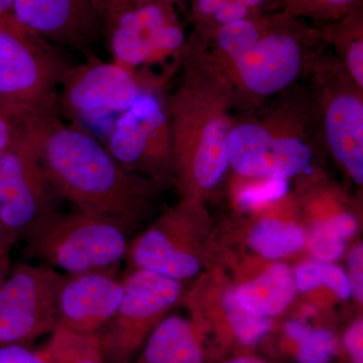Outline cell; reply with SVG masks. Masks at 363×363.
Here are the masks:
<instances>
[{"instance_id":"e575fe53","label":"cell","mask_w":363,"mask_h":363,"mask_svg":"<svg viewBox=\"0 0 363 363\" xmlns=\"http://www.w3.org/2000/svg\"><path fill=\"white\" fill-rule=\"evenodd\" d=\"M222 363H272L262 359V358L253 357V355H238L224 360Z\"/></svg>"},{"instance_id":"9a60e30c","label":"cell","mask_w":363,"mask_h":363,"mask_svg":"<svg viewBox=\"0 0 363 363\" xmlns=\"http://www.w3.org/2000/svg\"><path fill=\"white\" fill-rule=\"evenodd\" d=\"M118 266L65 274L59 292V327L87 335H98L102 331L123 298Z\"/></svg>"},{"instance_id":"484cf974","label":"cell","mask_w":363,"mask_h":363,"mask_svg":"<svg viewBox=\"0 0 363 363\" xmlns=\"http://www.w3.org/2000/svg\"><path fill=\"white\" fill-rule=\"evenodd\" d=\"M309 250L318 262L332 264L342 257L345 240L330 219L320 222L309 236Z\"/></svg>"},{"instance_id":"3957f363","label":"cell","mask_w":363,"mask_h":363,"mask_svg":"<svg viewBox=\"0 0 363 363\" xmlns=\"http://www.w3.org/2000/svg\"><path fill=\"white\" fill-rule=\"evenodd\" d=\"M323 32L284 11L221 26L210 50L240 93L241 100L266 99L285 92L302 75L314 43Z\"/></svg>"},{"instance_id":"f1b7e54d","label":"cell","mask_w":363,"mask_h":363,"mask_svg":"<svg viewBox=\"0 0 363 363\" xmlns=\"http://www.w3.org/2000/svg\"><path fill=\"white\" fill-rule=\"evenodd\" d=\"M350 272L347 277L350 279L351 293L358 302H363V245L362 243L353 248L348 259Z\"/></svg>"},{"instance_id":"d6a6232c","label":"cell","mask_w":363,"mask_h":363,"mask_svg":"<svg viewBox=\"0 0 363 363\" xmlns=\"http://www.w3.org/2000/svg\"><path fill=\"white\" fill-rule=\"evenodd\" d=\"M21 118L23 117L13 116L9 112L0 111V160L11 145Z\"/></svg>"},{"instance_id":"ffe728a7","label":"cell","mask_w":363,"mask_h":363,"mask_svg":"<svg viewBox=\"0 0 363 363\" xmlns=\"http://www.w3.org/2000/svg\"><path fill=\"white\" fill-rule=\"evenodd\" d=\"M279 11V0H192L193 37L207 44L227 23Z\"/></svg>"},{"instance_id":"4316f807","label":"cell","mask_w":363,"mask_h":363,"mask_svg":"<svg viewBox=\"0 0 363 363\" xmlns=\"http://www.w3.org/2000/svg\"><path fill=\"white\" fill-rule=\"evenodd\" d=\"M297 343V358L301 363H328L337 350L335 336L325 329L310 331Z\"/></svg>"},{"instance_id":"836d02e7","label":"cell","mask_w":363,"mask_h":363,"mask_svg":"<svg viewBox=\"0 0 363 363\" xmlns=\"http://www.w3.org/2000/svg\"><path fill=\"white\" fill-rule=\"evenodd\" d=\"M16 238H18L0 220V259H9V253Z\"/></svg>"},{"instance_id":"1f68e13d","label":"cell","mask_w":363,"mask_h":363,"mask_svg":"<svg viewBox=\"0 0 363 363\" xmlns=\"http://www.w3.org/2000/svg\"><path fill=\"white\" fill-rule=\"evenodd\" d=\"M180 0H91L98 18H104L107 14L116 13L128 7L140 6V4L164 2V4H175Z\"/></svg>"},{"instance_id":"603a6c76","label":"cell","mask_w":363,"mask_h":363,"mask_svg":"<svg viewBox=\"0 0 363 363\" xmlns=\"http://www.w3.org/2000/svg\"><path fill=\"white\" fill-rule=\"evenodd\" d=\"M38 351L47 363H106L98 335L77 333L59 326Z\"/></svg>"},{"instance_id":"6da1fadb","label":"cell","mask_w":363,"mask_h":363,"mask_svg":"<svg viewBox=\"0 0 363 363\" xmlns=\"http://www.w3.org/2000/svg\"><path fill=\"white\" fill-rule=\"evenodd\" d=\"M179 70L166 100L175 182L182 199L203 202L228 169L227 140L242 100L213 52L194 37Z\"/></svg>"},{"instance_id":"f546056e","label":"cell","mask_w":363,"mask_h":363,"mask_svg":"<svg viewBox=\"0 0 363 363\" xmlns=\"http://www.w3.org/2000/svg\"><path fill=\"white\" fill-rule=\"evenodd\" d=\"M0 363H47L40 357L38 350L33 346L14 345L0 346Z\"/></svg>"},{"instance_id":"8992f818","label":"cell","mask_w":363,"mask_h":363,"mask_svg":"<svg viewBox=\"0 0 363 363\" xmlns=\"http://www.w3.org/2000/svg\"><path fill=\"white\" fill-rule=\"evenodd\" d=\"M303 112L295 114L292 105L284 104L262 119H238L227 140L231 168L238 175L264 181H286L307 171L313 150Z\"/></svg>"},{"instance_id":"cb8c5ba5","label":"cell","mask_w":363,"mask_h":363,"mask_svg":"<svg viewBox=\"0 0 363 363\" xmlns=\"http://www.w3.org/2000/svg\"><path fill=\"white\" fill-rule=\"evenodd\" d=\"M296 285L302 292H309L318 286H328L341 300L352 295L347 274L340 267L327 262H304L296 269Z\"/></svg>"},{"instance_id":"4fadbf2b","label":"cell","mask_w":363,"mask_h":363,"mask_svg":"<svg viewBox=\"0 0 363 363\" xmlns=\"http://www.w3.org/2000/svg\"><path fill=\"white\" fill-rule=\"evenodd\" d=\"M150 87L131 72L90 54L80 65H69L58 90V105L73 116L123 113ZM160 91V90H159Z\"/></svg>"},{"instance_id":"44dd1931","label":"cell","mask_w":363,"mask_h":363,"mask_svg":"<svg viewBox=\"0 0 363 363\" xmlns=\"http://www.w3.org/2000/svg\"><path fill=\"white\" fill-rule=\"evenodd\" d=\"M307 240L302 227L276 218L262 219L253 226L248 235V243L252 250L267 259H279L293 255L305 247Z\"/></svg>"},{"instance_id":"ba28073f","label":"cell","mask_w":363,"mask_h":363,"mask_svg":"<svg viewBox=\"0 0 363 363\" xmlns=\"http://www.w3.org/2000/svg\"><path fill=\"white\" fill-rule=\"evenodd\" d=\"M105 147L133 175L155 186L175 181L168 108L159 90L145 91L119 114Z\"/></svg>"},{"instance_id":"9c48e42d","label":"cell","mask_w":363,"mask_h":363,"mask_svg":"<svg viewBox=\"0 0 363 363\" xmlns=\"http://www.w3.org/2000/svg\"><path fill=\"white\" fill-rule=\"evenodd\" d=\"M123 286L116 314L98 334L106 363L133 362L183 294L181 281L147 269H133L123 279Z\"/></svg>"},{"instance_id":"30bf717a","label":"cell","mask_w":363,"mask_h":363,"mask_svg":"<svg viewBox=\"0 0 363 363\" xmlns=\"http://www.w3.org/2000/svg\"><path fill=\"white\" fill-rule=\"evenodd\" d=\"M65 274L21 264L0 286V346H33L58 326V298Z\"/></svg>"},{"instance_id":"7402d4cb","label":"cell","mask_w":363,"mask_h":363,"mask_svg":"<svg viewBox=\"0 0 363 363\" xmlns=\"http://www.w3.org/2000/svg\"><path fill=\"white\" fill-rule=\"evenodd\" d=\"M323 32L325 40L333 43L341 56L340 65L351 80L363 89L362 9L342 20L328 23Z\"/></svg>"},{"instance_id":"277c9868","label":"cell","mask_w":363,"mask_h":363,"mask_svg":"<svg viewBox=\"0 0 363 363\" xmlns=\"http://www.w3.org/2000/svg\"><path fill=\"white\" fill-rule=\"evenodd\" d=\"M131 230L109 217L54 210L21 234L26 250L47 266L79 274L117 266L126 257Z\"/></svg>"},{"instance_id":"2e32d148","label":"cell","mask_w":363,"mask_h":363,"mask_svg":"<svg viewBox=\"0 0 363 363\" xmlns=\"http://www.w3.org/2000/svg\"><path fill=\"white\" fill-rule=\"evenodd\" d=\"M13 16L51 44L86 56L102 33L91 0H13Z\"/></svg>"},{"instance_id":"d590c367","label":"cell","mask_w":363,"mask_h":363,"mask_svg":"<svg viewBox=\"0 0 363 363\" xmlns=\"http://www.w3.org/2000/svg\"><path fill=\"white\" fill-rule=\"evenodd\" d=\"M9 271H11V262H9V259H0V286L4 283Z\"/></svg>"},{"instance_id":"74e56055","label":"cell","mask_w":363,"mask_h":363,"mask_svg":"<svg viewBox=\"0 0 363 363\" xmlns=\"http://www.w3.org/2000/svg\"><path fill=\"white\" fill-rule=\"evenodd\" d=\"M0 111H4V107L1 106V105H0Z\"/></svg>"},{"instance_id":"ac0fdd59","label":"cell","mask_w":363,"mask_h":363,"mask_svg":"<svg viewBox=\"0 0 363 363\" xmlns=\"http://www.w3.org/2000/svg\"><path fill=\"white\" fill-rule=\"evenodd\" d=\"M215 332L222 347L236 343L252 347L262 340L272 328V318L248 310L236 296V289L224 286L216 296Z\"/></svg>"},{"instance_id":"8fae6325","label":"cell","mask_w":363,"mask_h":363,"mask_svg":"<svg viewBox=\"0 0 363 363\" xmlns=\"http://www.w3.org/2000/svg\"><path fill=\"white\" fill-rule=\"evenodd\" d=\"M202 202L182 199L130 242L126 257L133 269L156 272L182 281L201 269Z\"/></svg>"},{"instance_id":"7c38bea8","label":"cell","mask_w":363,"mask_h":363,"mask_svg":"<svg viewBox=\"0 0 363 363\" xmlns=\"http://www.w3.org/2000/svg\"><path fill=\"white\" fill-rule=\"evenodd\" d=\"M54 193L28 116L23 117L0 160V220L18 238L33 222L57 210Z\"/></svg>"},{"instance_id":"52a82bcc","label":"cell","mask_w":363,"mask_h":363,"mask_svg":"<svg viewBox=\"0 0 363 363\" xmlns=\"http://www.w3.org/2000/svg\"><path fill=\"white\" fill-rule=\"evenodd\" d=\"M100 23L113 63L152 88H162L150 74L155 66L172 64L180 68L188 40L173 4L128 7L107 14Z\"/></svg>"},{"instance_id":"d6986e66","label":"cell","mask_w":363,"mask_h":363,"mask_svg":"<svg viewBox=\"0 0 363 363\" xmlns=\"http://www.w3.org/2000/svg\"><path fill=\"white\" fill-rule=\"evenodd\" d=\"M295 274L286 264H272L257 279L236 288L241 304L269 318L285 312L297 296Z\"/></svg>"},{"instance_id":"e0dca14e","label":"cell","mask_w":363,"mask_h":363,"mask_svg":"<svg viewBox=\"0 0 363 363\" xmlns=\"http://www.w3.org/2000/svg\"><path fill=\"white\" fill-rule=\"evenodd\" d=\"M130 363H206L204 334L192 320L168 315Z\"/></svg>"},{"instance_id":"8d00e7d4","label":"cell","mask_w":363,"mask_h":363,"mask_svg":"<svg viewBox=\"0 0 363 363\" xmlns=\"http://www.w3.org/2000/svg\"><path fill=\"white\" fill-rule=\"evenodd\" d=\"M13 13V0H0V16Z\"/></svg>"},{"instance_id":"4dcf8cb0","label":"cell","mask_w":363,"mask_h":363,"mask_svg":"<svg viewBox=\"0 0 363 363\" xmlns=\"http://www.w3.org/2000/svg\"><path fill=\"white\" fill-rule=\"evenodd\" d=\"M363 322L362 318L350 325L344 334V347L347 351L352 363H363Z\"/></svg>"},{"instance_id":"5b68a950","label":"cell","mask_w":363,"mask_h":363,"mask_svg":"<svg viewBox=\"0 0 363 363\" xmlns=\"http://www.w3.org/2000/svg\"><path fill=\"white\" fill-rule=\"evenodd\" d=\"M57 45L21 25L13 13L0 16V105L25 117L58 111V90L68 68Z\"/></svg>"},{"instance_id":"7a4b0ae2","label":"cell","mask_w":363,"mask_h":363,"mask_svg":"<svg viewBox=\"0 0 363 363\" xmlns=\"http://www.w3.org/2000/svg\"><path fill=\"white\" fill-rule=\"evenodd\" d=\"M45 176L76 210L121 222L131 231L150 209L154 184L128 173L87 131L58 111L28 116Z\"/></svg>"},{"instance_id":"5bb4252c","label":"cell","mask_w":363,"mask_h":363,"mask_svg":"<svg viewBox=\"0 0 363 363\" xmlns=\"http://www.w3.org/2000/svg\"><path fill=\"white\" fill-rule=\"evenodd\" d=\"M322 69L323 89L319 108L327 145L336 161L358 185L363 183L362 90L343 67Z\"/></svg>"},{"instance_id":"83f0119b","label":"cell","mask_w":363,"mask_h":363,"mask_svg":"<svg viewBox=\"0 0 363 363\" xmlns=\"http://www.w3.org/2000/svg\"><path fill=\"white\" fill-rule=\"evenodd\" d=\"M286 181H267L264 185L248 188L240 196V204L243 207H252L269 200L277 199L285 194Z\"/></svg>"},{"instance_id":"d4e9b609","label":"cell","mask_w":363,"mask_h":363,"mask_svg":"<svg viewBox=\"0 0 363 363\" xmlns=\"http://www.w3.org/2000/svg\"><path fill=\"white\" fill-rule=\"evenodd\" d=\"M281 9L296 18L332 23L362 9V0H279Z\"/></svg>"}]
</instances>
